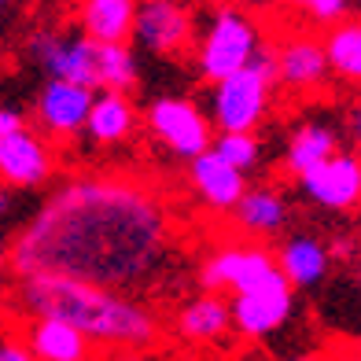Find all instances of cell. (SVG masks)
Segmentation results:
<instances>
[{
    "mask_svg": "<svg viewBox=\"0 0 361 361\" xmlns=\"http://www.w3.org/2000/svg\"><path fill=\"white\" fill-rule=\"evenodd\" d=\"M173 255V214L140 177H71L34 210L4 251L11 276L63 273L140 295Z\"/></svg>",
    "mask_w": 361,
    "mask_h": 361,
    "instance_id": "cell-1",
    "label": "cell"
},
{
    "mask_svg": "<svg viewBox=\"0 0 361 361\" xmlns=\"http://www.w3.org/2000/svg\"><path fill=\"white\" fill-rule=\"evenodd\" d=\"M8 310L19 321L30 317H59L92 339V347L114 354H147L162 343V321L137 295L78 281L63 273L11 276Z\"/></svg>",
    "mask_w": 361,
    "mask_h": 361,
    "instance_id": "cell-2",
    "label": "cell"
},
{
    "mask_svg": "<svg viewBox=\"0 0 361 361\" xmlns=\"http://www.w3.org/2000/svg\"><path fill=\"white\" fill-rule=\"evenodd\" d=\"M276 85V48L262 44L258 56L243 71L228 74L221 81H210V118H214L218 133H233V129H258L269 114Z\"/></svg>",
    "mask_w": 361,
    "mask_h": 361,
    "instance_id": "cell-3",
    "label": "cell"
},
{
    "mask_svg": "<svg viewBox=\"0 0 361 361\" xmlns=\"http://www.w3.org/2000/svg\"><path fill=\"white\" fill-rule=\"evenodd\" d=\"M262 41V26L258 19L243 8V4H214L207 26L200 30V41H195V71L207 81H221L228 74L243 71L247 63L258 56Z\"/></svg>",
    "mask_w": 361,
    "mask_h": 361,
    "instance_id": "cell-4",
    "label": "cell"
},
{
    "mask_svg": "<svg viewBox=\"0 0 361 361\" xmlns=\"http://www.w3.org/2000/svg\"><path fill=\"white\" fill-rule=\"evenodd\" d=\"M281 284H291L288 273L258 243H228V247H218L214 255H207L200 266L203 291L240 295V291H262V288H281Z\"/></svg>",
    "mask_w": 361,
    "mask_h": 361,
    "instance_id": "cell-5",
    "label": "cell"
},
{
    "mask_svg": "<svg viewBox=\"0 0 361 361\" xmlns=\"http://www.w3.org/2000/svg\"><path fill=\"white\" fill-rule=\"evenodd\" d=\"M26 56L48 78H67L78 85L100 89V41L78 26V34H63L56 26H37L26 37Z\"/></svg>",
    "mask_w": 361,
    "mask_h": 361,
    "instance_id": "cell-6",
    "label": "cell"
},
{
    "mask_svg": "<svg viewBox=\"0 0 361 361\" xmlns=\"http://www.w3.org/2000/svg\"><path fill=\"white\" fill-rule=\"evenodd\" d=\"M144 126L159 144H166V152L192 162L195 155H203L214 147V118L203 114L192 100H180V96H159V100L147 104L144 111Z\"/></svg>",
    "mask_w": 361,
    "mask_h": 361,
    "instance_id": "cell-7",
    "label": "cell"
},
{
    "mask_svg": "<svg viewBox=\"0 0 361 361\" xmlns=\"http://www.w3.org/2000/svg\"><path fill=\"white\" fill-rule=\"evenodd\" d=\"M92 104H96L92 85H78V81H67V78H48L34 96V122L44 137L74 140L78 133H85Z\"/></svg>",
    "mask_w": 361,
    "mask_h": 361,
    "instance_id": "cell-8",
    "label": "cell"
},
{
    "mask_svg": "<svg viewBox=\"0 0 361 361\" xmlns=\"http://www.w3.org/2000/svg\"><path fill=\"white\" fill-rule=\"evenodd\" d=\"M133 41L152 56H185L200 41L195 15L180 0H140Z\"/></svg>",
    "mask_w": 361,
    "mask_h": 361,
    "instance_id": "cell-9",
    "label": "cell"
},
{
    "mask_svg": "<svg viewBox=\"0 0 361 361\" xmlns=\"http://www.w3.org/2000/svg\"><path fill=\"white\" fill-rule=\"evenodd\" d=\"M299 192L314 207L332 210V214H347V210L361 207V152H336L332 159H324L321 166L310 173L295 177Z\"/></svg>",
    "mask_w": 361,
    "mask_h": 361,
    "instance_id": "cell-10",
    "label": "cell"
},
{
    "mask_svg": "<svg viewBox=\"0 0 361 361\" xmlns=\"http://www.w3.org/2000/svg\"><path fill=\"white\" fill-rule=\"evenodd\" d=\"M48 140L52 137L34 133L30 126L0 137V177H4V185L34 192L56 177V152Z\"/></svg>",
    "mask_w": 361,
    "mask_h": 361,
    "instance_id": "cell-11",
    "label": "cell"
},
{
    "mask_svg": "<svg viewBox=\"0 0 361 361\" xmlns=\"http://www.w3.org/2000/svg\"><path fill=\"white\" fill-rule=\"evenodd\" d=\"M295 310V284L233 295V332L240 339H266L284 328Z\"/></svg>",
    "mask_w": 361,
    "mask_h": 361,
    "instance_id": "cell-12",
    "label": "cell"
},
{
    "mask_svg": "<svg viewBox=\"0 0 361 361\" xmlns=\"http://www.w3.org/2000/svg\"><path fill=\"white\" fill-rule=\"evenodd\" d=\"M328 74H332V63L324 52V37H310V34H288L276 44V81L288 92H314L321 89Z\"/></svg>",
    "mask_w": 361,
    "mask_h": 361,
    "instance_id": "cell-13",
    "label": "cell"
},
{
    "mask_svg": "<svg viewBox=\"0 0 361 361\" xmlns=\"http://www.w3.org/2000/svg\"><path fill=\"white\" fill-rule=\"evenodd\" d=\"M188 180L195 195L203 200V207L214 210V214H233L243 192H247V173L233 162H225L214 147L188 162Z\"/></svg>",
    "mask_w": 361,
    "mask_h": 361,
    "instance_id": "cell-14",
    "label": "cell"
},
{
    "mask_svg": "<svg viewBox=\"0 0 361 361\" xmlns=\"http://www.w3.org/2000/svg\"><path fill=\"white\" fill-rule=\"evenodd\" d=\"M170 332L177 343H188V347H218L233 332V302H225L218 291L188 299L185 306H177Z\"/></svg>",
    "mask_w": 361,
    "mask_h": 361,
    "instance_id": "cell-15",
    "label": "cell"
},
{
    "mask_svg": "<svg viewBox=\"0 0 361 361\" xmlns=\"http://www.w3.org/2000/svg\"><path fill=\"white\" fill-rule=\"evenodd\" d=\"M23 328L19 332L30 339V347L41 361H85L96 347L85 332H78L71 321H59V317H30L19 321Z\"/></svg>",
    "mask_w": 361,
    "mask_h": 361,
    "instance_id": "cell-16",
    "label": "cell"
},
{
    "mask_svg": "<svg viewBox=\"0 0 361 361\" xmlns=\"http://www.w3.org/2000/svg\"><path fill=\"white\" fill-rule=\"evenodd\" d=\"M332 247H324L317 236H291L281 243V251H276V262H281V269L288 273V281L295 288H317L328 269H332Z\"/></svg>",
    "mask_w": 361,
    "mask_h": 361,
    "instance_id": "cell-17",
    "label": "cell"
},
{
    "mask_svg": "<svg viewBox=\"0 0 361 361\" xmlns=\"http://www.w3.org/2000/svg\"><path fill=\"white\" fill-rule=\"evenodd\" d=\"M140 0H81L78 26L96 41H133Z\"/></svg>",
    "mask_w": 361,
    "mask_h": 361,
    "instance_id": "cell-18",
    "label": "cell"
},
{
    "mask_svg": "<svg viewBox=\"0 0 361 361\" xmlns=\"http://www.w3.org/2000/svg\"><path fill=\"white\" fill-rule=\"evenodd\" d=\"M288 200L276 188H247L243 192V200L236 203V210L228 218H233V225L240 228V233L247 236H276L281 228L288 225Z\"/></svg>",
    "mask_w": 361,
    "mask_h": 361,
    "instance_id": "cell-19",
    "label": "cell"
},
{
    "mask_svg": "<svg viewBox=\"0 0 361 361\" xmlns=\"http://www.w3.org/2000/svg\"><path fill=\"white\" fill-rule=\"evenodd\" d=\"M339 152V133L328 122H302L295 126V133L288 137L284 147V170L291 177H302L314 166H321L324 159H332Z\"/></svg>",
    "mask_w": 361,
    "mask_h": 361,
    "instance_id": "cell-20",
    "label": "cell"
},
{
    "mask_svg": "<svg viewBox=\"0 0 361 361\" xmlns=\"http://www.w3.org/2000/svg\"><path fill=\"white\" fill-rule=\"evenodd\" d=\"M137 118H140V114H137L133 100H129V92L104 89L100 96H96V104H92L85 133L96 144H122L137 129Z\"/></svg>",
    "mask_w": 361,
    "mask_h": 361,
    "instance_id": "cell-21",
    "label": "cell"
},
{
    "mask_svg": "<svg viewBox=\"0 0 361 361\" xmlns=\"http://www.w3.org/2000/svg\"><path fill=\"white\" fill-rule=\"evenodd\" d=\"M324 52L332 63V74L347 85L361 89V19L347 15L332 26H324Z\"/></svg>",
    "mask_w": 361,
    "mask_h": 361,
    "instance_id": "cell-22",
    "label": "cell"
},
{
    "mask_svg": "<svg viewBox=\"0 0 361 361\" xmlns=\"http://www.w3.org/2000/svg\"><path fill=\"white\" fill-rule=\"evenodd\" d=\"M137 78H140V67L129 41H100V89L133 92Z\"/></svg>",
    "mask_w": 361,
    "mask_h": 361,
    "instance_id": "cell-23",
    "label": "cell"
},
{
    "mask_svg": "<svg viewBox=\"0 0 361 361\" xmlns=\"http://www.w3.org/2000/svg\"><path fill=\"white\" fill-rule=\"evenodd\" d=\"M214 152L240 166L243 173H251L258 162H262V140H258V129H233V133H218L214 137Z\"/></svg>",
    "mask_w": 361,
    "mask_h": 361,
    "instance_id": "cell-24",
    "label": "cell"
},
{
    "mask_svg": "<svg viewBox=\"0 0 361 361\" xmlns=\"http://www.w3.org/2000/svg\"><path fill=\"white\" fill-rule=\"evenodd\" d=\"M354 8V0H299V15L314 26H332L339 19H347Z\"/></svg>",
    "mask_w": 361,
    "mask_h": 361,
    "instance_id": "cell-25",
    "label": "cell"
},
{
    "mask_svg": "<svg viewBox=\"0 0 361 361\" xmlns=\"http://www.w3.org/2000/svg\"><path fill=\"white\" fill-rule=\"evenodd\" d=\"M0 361H37L34 347H30V339L19 332V336H8L4 347H0Z\"/></svg>",
    "mask_w": 361,
    "mask_h": 361,
    "instance_id": "cell-26",
    "label": "cell"
},
{
    "mask_svg": "<svg viewBox=\"0 0 361 361\" xmlns=\"http://www.w3.org/2000/svg\"><path fill=\"white\" fill-rule=\"evenodd\" d=\"M23 126H26V118H23L19 107H11V104L0 107V137H4V133H15V129H23Z\"/></svg>",
    "mask_w": 361,
    "mask_h": 361,
    "instance_id": "cell-27",
    "label": "cell"
},
{
    "mask_svg": "<svg viewBox=\"0 0 361 361\" xmlns=\"http://www.w3.org/2000/svg\"><path fill=\"white\" fill-rule=\"evenodd\" d=\"M350 137H354V147L361 152V100H357L354 111H350Z\"/></svg>",
    "mask_w": 361,
    "mask_h": 361,
    "instance_id": "cell-28",
    "label": "cell"
},
{
    "mask_svg": "<svg viewBox=\"0 0 361 361\" xmlns=\"http://www.w3.org/2000/svg\"><path fill=\"white\" fill-rule=\"evenodd\" d=\"M332 255L336 258H350L354 255V243L350 240H332Z\"/></svg>",
    "mask_w": 361,
    "mask_h": 361,
    "instance_id": "cell-29",
    "label": "cell"
},
{
    "mask_svg": "<svg viewBox=\"0 0 361 361\" xmlns=\"http://www.w3.org/2000/svg\"><path fill=\"white\" fill-rule=\"evenodd\" d=\"M210 4H243V8H251V4H258V0H210Z\"/></svg>",
    "mask_w": 361,
    "mask_h": 361,
    "instance_id": "cell-30",
    "label": "cell"
},
{
    "mask_svg": "<svg viewBox=\"0 0 361 361\" xmlns=\"http://www.w3.org/2000/svg\"><path fill=\"white\" fill-rule=\"evenodd\" d=\"M276 8H299V0H273Z\"/></svg>",
    "mask_w": 361,
    "mask_h": 361,
    "instance_id": "cell-31",
    "label": "cell"
},
{
    "mask_svg": "<svg viewBox=\"0 0 361 361\" xmlns=\"http://www.w3.org/2000/svg\"><path fill=\"white\" fill-rule=\"evenodd\" d=\"M354 284H357V295H361V262H357V273H354Z\"/></svg>",
    "mask_w": 361,
    "mask_h": 361,
    "instance_id": "cell-32",
    "label": "cell"
},
{
    "mask_svg": "<svg viewBox=\"0 0 361 361\" xmlns=\"http://www.w3.org/2000/svg\"><path fill=\"white\" fill-rule=\"evenodd\" d=\"M357 354H361V339H357Z\"/></svg>",
    "mask_w": 361,
    "mask_h": 361,
    "instance_id": "cell-33",
    "label": "cell"
},
{
    "mask_svg": "<svg viewBox=\"0 0 361 361\" xmlns=\"http://www.w3.org/2000/svg\"><path fill=\"white\" fill-rule=\"evenodd\" d=\"M4 4H11V0H4Z\"/></svg>",
    "mask_w": 361,
    "mask_h": 361,
    "instance_id": "cell-34",
    "label": "cell"
}]
</instances>
